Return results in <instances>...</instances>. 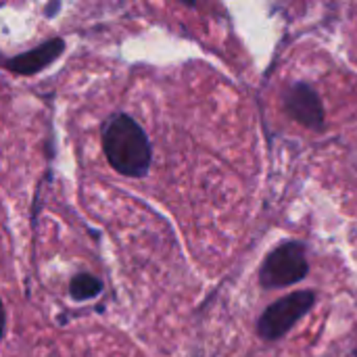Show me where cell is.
<instances>
[{"mask_svg":"<svg viewBox=\"0 0 357 357\" xmlns=\"http://www.w3.org/2000/svg\"><path fill=\"white\" fill-rule=\"evenodd\" d=\"M4 326H6V314H4V305H2V301H0V339H2V335H4Z\"/></svg>","mask_w":357,"mask_h":357,"instance_id":"obj_5","label":"cell"},{"mask_svg":"<svg viewBox=\"0 0 357 357\" xmlns=\"http://www.w3.org/2000/svg\"><path fill=\"white\" fill-rule=\"evenodd\" d=\"M291 109H293V111L299 115V119L305 121L307 126L314 123V121H320V117H322L320 100L314 96L312 90H305V88L293 90V94H291Z\"/></svg>","mask_w":357,"mask_h":357,"instance_id":"obj_4","label":"cell"},{"mask_svg":"<svg viewBox=\"0 0 357 357\" xmlns=\"http://www.w3.org/2000/svg\"><path fill=\"white\" fill-rule=\"evenodd\" d=\"M307 272H310V264L303 245L287 243L274 249L266 257L259 272V282L266 289H284L303 280Z\"/></svg>","mask_w":357,"mask_h":357,"instance_id":"obj_2","label":"cell"},{"mask_svg":"<svg viewBox=\"0 0 357 357\" xmlns=\"http://www.w3.org/2000/svg\"><path fill=\"white\" fill-rule=\"evenodd\" d=\"M100 144L107 163L121 176L140 178L151 163L149 136L134 117H111V121L102 130Z\"/></svg>","mask_w":357,"mask_h":357,"instance_id":"obj_1","label":"cell"},{"mask_svg":"<svg viewBox=\"0 0 357 357\" xmlns=\"http://www.w3.org/2000/svg\"><path fill=\"white\" fill-rule=\"evenodd\" d=\"M312 303H314V293L310 291H297L272 303L259 320V326H257L259 337L266 341H276L284 337L310 312Z\"/></svg>","mask_w":357,"mask_h":357,"instance_id":"obj_3","label":"cell"}]
</instances>
